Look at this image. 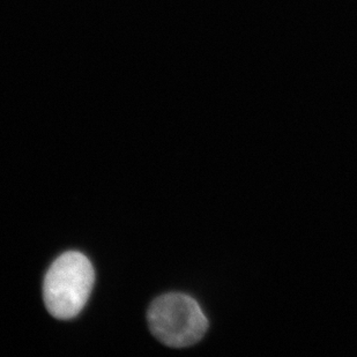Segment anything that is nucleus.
Instances as JSON below:
<instances>
[{
    "label": "nucleus",
    "instance_id": "nucleus-1",
    "mask_svg": "<svg viewBox=\"0 0 357 357\" xmlns=\"http://www.w3.org/2000/svg\"><path fill=\"white\" fill-rule=\"evenodd\" d=\"M94 281V268L84 255L70 251L58 257L44 279L47 311L57 319L77 317L89 300Z\"/></svg>",
    "mask_w": 357,
    "mask_h": 357
},
{
    "label": "nucleus",
    "instance_id": "nucleus-2",
    "mask_svg": "<svg viewBox=\"0 0 357 357\" xmlns=\"http://www.w3.org/2000/svg\"><path fill=\"white\" fill-rule=\"evenodd\" d=\"M149 324L153 335L172 348L192 346L208 330V319L197 301L181 293L158 297L149 307Z\"/></svg>",
    "mask_w": 357,
    "mask_h": 357
}]
</instances>
